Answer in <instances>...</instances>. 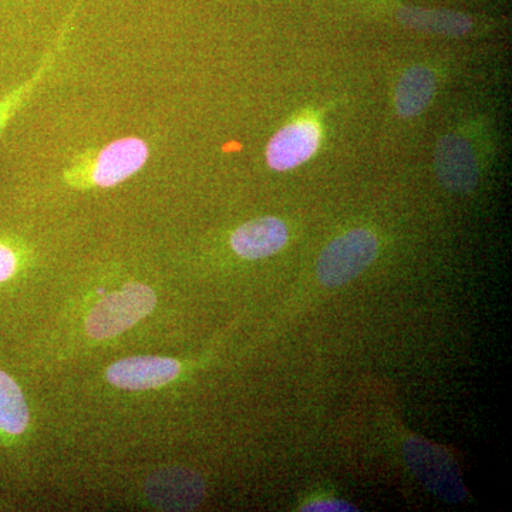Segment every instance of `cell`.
<instances>
[{"label": "cell", "mask_w": 512, "mask_h": 512, "mask_svg": "<svg viewBox=\"0 0 512 512\" xmlns=\"http://www.w3.org/2000/svg\"><path fill=\"white\" fill-rule=\"evenodd\" d=\"M150 157V148L143 138L124 137L111 141L96 151L86 154L64 177L73 185H92L97 188L116 187L143 170Z\"/></svg>", "instance_id": "1"}, {"label": "cell", "mask_w": 512, "mask_h": 512, "mask_svg": "<svg viewBox=\"0 0 512 512\" xmlns=\"http://www.w3.org/2000/svg\"><path fill=\"white\" fill-rule=\"evenodd\" d=\"M156 303V293L150 286L124 285L94 306L86 320L87 333L99 340L119 336L150 315Z\"/></svg>", "instance_id": "2"}, {"label": "cell", "mask_w": 512, "mask_h": 512, "mask_svg": "<svg viewBox=\"0 0 512 512\" xmlns=\"http://www.w3.org/2000/svg\"><path fill=\"white\" fill-rule=\"evenodd\" d=\"M379 249L376 235L369 229H353L333 239L323 249L316 264V275L326 288L348 284L372 265Z\"/></svg>", "instance_id": "3"}, {"label": "cell", "mask_w": 512, "mask_h": 512, "mask_svg": "<svg viewBox=\"0 0 512 512\" xmlns=\"http://www.w3.org/2000/svg\"><path fill=\"white\" fill-rule=\"evenodd\" d=\"M404 457L414 476L431 494L448 504L466 500L467 490L460 470L444 448L414 437L404 444Z\"/></svg>", "instance_id": "4"}, {"label": "cell", "mask_w": 512, "mask_h": 512, "mask_svg": "<svg viewBox=\"0 0 512 512\" xmlns=\"http://www.w3.org/2000/svg\"><path fill=\"white\" fill-rule=\"evenodd\" d=\"M434 168L440 184L456 194H470L480 180L476 153L467 138L458 134H446L437 141Z\"/></svg>", "instance_id": "5"}, {"label": "cell", "mask_w": 512, "mask_h": 512, "mask_svg": "<svg viewBox=\"0 0 512 512\" xmlns=\"http://www.w3.org/2000/svg\"><path fill=\"white\" fill-rule=\"evenodd\" d=\"M320 128L313 120H296L276 131L266 146V163L274 171L293 170L315 156L320 146Z\"/></svg>", "instance_id": "6"}, {"label": "cell", "mask_w": 512, "mask_h": 512, "mask_svg": "<svg viewBox=\"0 0 512 512\" xmlns=\"http://www.w3.org/2000/svg\"><path fill=\"white\" fill-rule=\"evenodd\" d=\"M146 493L148 500L161 510L188 511L201 504L205 485L194 471L165 468L148 478Z\"/></svg>", "instance_id": "7"}, {"label": "cell", "mask_w": 512, "mask_h": 512, "mask_svg": "<svg viewBox=\"0 0 512 512\" xmlns=\"http://www.w3.org/2000/svg\"><path fill=\"white\" fill-rule=\"evenodd\" d=\"M180 369V363L168 357H128L107 369V380L124 390L156 389L177 379Z\"/></svg>", "instance_id": "8"}, {"label": "cell", "mask_w": 512, "mask_h": 512, "mask_svg": "<svg viewBox=\"0 0 512 512\" xmlns=\"http://www.w3.org/2000/svg\"><path fill=\"white\" fill-rule=\"evenodd\" d=\"M289 239L285 222L275 217H262L245 222L235 229L231 247L245 259H262L278 254Z\"/></svg>", "instance_id": "9"}, {"label": "cell", "mask_w": 512, "mask_h": 512, "mask_svg": "<svg viewBox=\"0 0 512 512\" xmlns=\"http://www.w3.org/2000/svg\"><path fill=\"white\" fill-rule=\"evenodd\" d=\"M437 79L423 64L409 67L400 77L394 92V106L403 119H413L427 110L436 96Z\"/></svg>", "instance_id": "10"}, {"label": "cell", "mask_w": 512, "mask_h": 512, "mask_svg": "<svg viewBox=\"0 0 512 512\" xmlns=\"http://www.w3.org/2000/svg\"><path fill=\"white\" fill-rule=\"evenodd\" d=\"M399 20L407 28L451 37L467 35L473 28L466 15L448 10L403 9L399 12Z\"/></svg>", "instance_id": "11"}, {"label": "cell", "mask_w": 512, "mask_h": 512, "mask_svg": "<svg viewBox=\"0 0 512 512\" xmlns=\"http://www.w3.org/2000/svg\"><path fill=\"white\" fill-rule=\"evenodd\" d=\"M79 6L80 2H77L72 12H70L69 16L64 20L62 30H60L59 36H57L55 46L52 47L50 52L46 53L45 59H43L42 64H40L39 70H37L35 76L28 80V82L23 83L22 86H19L18 89L10 92L8 96L2 100V103H0V133H2L3 128L8 124L10 117L22 106L23 101L28 99L30 93L33 92V89H35L40 80L43 79V76L49 72L50 67L55 63L56 56L59 55L60 50L63 49L64 42H66L67 33L72 29L73 20L76 18V12Z\"/></svg>", "instance_id": "12"}, {"label": "cell", "mask_w": 512, "mask_h": 512, "mask_svg": "<svg viewBox=\"0 0 512 512\" xmlns=\"http://www.w3.org/2000/svg\"><path fill=\"white\" fill-rule=\"evenodd\" d=\"M29 424V410L22 390L12 377L0 370V430L22 434Z\"/></svg>", "instance_id": "13"}, {"label": "cell", "mask_w": 512, "mask_h": 512, "mask_svg": "<svg viewBox=\"0 0 512 512\" xmlns=\"http://www.w3.org/2000/svg\"><path fill=\"white\" fill-rule=\"evenodd\" d=\"M303 511H312V512H329V511H357L355 505L346 503V501L342 500H320L315 501V503H311L305 505L302 508Z\"/></svg>", "instance_id": "14"}, {"label": "cell", "mask_w": 512, "mask_h": 512, "mask_svg": "<svg viewBox=\"0 0 512 512\" xmlns=\"http://www.w3.org/2000/svg\"><path fill=\"white\" fill-rule=\"evenodd\" d=\"M18 259L12 249L0 244V282L15 274Z\"/></svg>", "instance_id": "15"}]
</instances>
